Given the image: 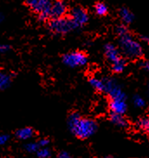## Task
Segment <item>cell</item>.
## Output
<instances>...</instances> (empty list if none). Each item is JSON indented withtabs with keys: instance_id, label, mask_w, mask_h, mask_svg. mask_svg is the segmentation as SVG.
I'll return each mask as SVG.
<instances>
[{
	"instance_id": "6da1fadb",
	"label": "cell",
	"mask_w": 149,
	"mask_h": 158,
	"mask_svg": "<svg viewBox=\"0 0 149 158\" xmlns=\"http://www.w3.org/2000/svg\"><path fill=\"white\" fill-rule=\"evenodd\" d=\"M68 127L72 134L80 139H87L97 130L96 123L89 118H83L78 113H71L68 118Z\"/></svg>"
},
{
	"instance_id": "7a4b0ae2",
	"label": "cell",
	"mask_w": 149,
	"mask_h": 158,
	"mask_svg": "<svg viewBox=\"0 0 149 158\" xmlns=\"http://www.w3.org/2000/svg\"><path fill=\"white\" fill-rule=\"evenodd\" d=\"M119 46L122 53L127 57L135 59L143 55V49L140 43L127 33L119 38Z\"/></svg>"
},
{
	"instance_id": "3957f363",
	"label": "cell",
	"mask_w": 149,
	"mask_h": 158,
	"mask_svg": "<svg viewBox=\"0 0 149 158\" xmlns=\"http://www.w3.org/2000/svg\"><path fill=\"white\" fill-rule=\"evenodd\" d=\"M48 26L50 31L56 34H61V35L67 34L77 28L76 24L70 17L51 19V20L49 22Z\"/></svg>"
},
{
	"instance_id": "277c9868",
	"label": "cell",
	"mask_w": 149,
	"mask_h": 158,
	"mask_svg": "<svg viewBox=\"0 0 149 158\" xmlns=\"http://www.w3.org/2000/svg\"><path fill=\"white\" fill-rule=\"evenodd\" d=\"M25 2L30 9L38 14L40 21L45 22L50 19L52 0H26Z\"/></svg>"
},
{
	"instance_id": "5b68a950",
	"label": "cell",
	"mask_w": 149,
	"mask_h": 158,
	"mask_svg": "<svg viewBox=\"0 0 149 158\" xmlns=\"http://www.w3.org/2000/svg\"><path fill=\"white\" fill-rule=\"evenodd\" d=\"M62 62L70 68L82 67L87 64L88 56L82 51H73L64 54L62 56Z\"/></svg>"
},
{
	"instance_id": "8992f818",
	"label": "cell",
	"mask_w": 149,
	"mask_h": 158,
	"mask_svg": "<svg viewBox=\"0 0 149 158\" xmlns=\"http://www.w3.org/2000/svg\"><path fill=\"white\" fill-rule=\"evenodd\" d=\"M105 83L104 92L109 96L110 99H127L126 94L123 92L121 87L115 79L111 77L103 78Z\"/></svg>"
},
{
	"instance_id": "52a82bcc",
	"label": "cell",
	"mask_w": 149,
	"mask_h": 158,
	"mask_svg": "<svg viewBox=\"0 0 149 158\" xmlns=\"http://www.w3.org/2000/svg\"><path fill=\"white\" fill-rule=\"evenodd\" d=\"M70 18L74 21L77 28L83 26L84 24H86L89 21L88 11L81 6H75L73 9H71Z\"/></svg>"
},
{
	"instance_id": "ba28073f",
	"label": "cell",
	"mask_w": 149,
	"mask_h": 158,
	"mask_svg": "<svg viewBox=\"0 0 149 158\" xmlns=\"http://www.w3.org/2000/svg\"><path fill=\"white\" fill-rule=\"evenodd\" d=\"M68 12V5L63 0H55L52 2L50 8V19H58L65 17Z\"/></svg>"
},
{
	"instance_id": "9c48e42d",
	"label": "cell",
	"mask_w": 149,
	"mask_h": 158,
	"mask_svg": "<svg viewBox=\"0 0 149 158\" xmlns=\"http://www.w3.org/2000/svg\"><path fill=\"white\" fill-rule=\"evenodd\" d=\"M104 54H105L106 58L112 64H114L122 58L118 48L112 44H107L104 46Z\"/></svg>"
},
{
	"instance_id": "30bf717a",
	"label": "cell",
	"mask_w": 149,
	"mask_h": 158,
	"mask_svg": "<svg viewBox=\"0 0 149 158\" xmlns=\"http://www.w3.org/2000/svg\"><path fill=\"white\" fill-rule=\"evenodd\" d=\"M109 108L113 113L123 115L127 109L126 99H110Z\"/></svg>"
},
{
	"instance_id": "8fae6325",
	"label": "cell",
	"mask_w": 149,
	"mask_h": 158,
	"mask_svg": "<svg viewBox=\"0 0 149 158\" xmlns=\"http://www.w3.org/2000/svg\"><path fill=\"white\" fill-rule=\"evenodd\" d=\"M110 121H111L112 123H114L115 125L118 126L120 128H126L128 125V123L127 121V119L121 114H116V113L111 112Z\"/></svg>"
},
{
	"instance_id": "7c38bea8",
	"label": "cell",
	"mask_w": 149,
	"mask_h": 158,
	"mask_svg": "<svg viewBox=\"0 0 149 158\" xmlns=\"http://www.w3.org/2000/svg\"><path fill=\"white\" fill-rule=\"evenodd\" d=\"M119 15L121 18V21L125 24H128L131 23L134 19H135V16L132 13V11H130L129 10L126 8V7H122L119 10Z\"/></svg>"
},
{
	"instance_id": "4fadbf2b",
	"label": "cell",
	"mask_w": 149,
	"mask_h": 158,
	"mask_svg": "<svg viewBox=\"0 0 149 158\" xmlns=\"http://www.w3.org/2000/svg\"><path fill=\"white\" fill-rule=\"evenodd\" d=\"M16 135L20 140H28L34 135V130L29 127L23 128L16 132Z\"/></svg>"
},
{
	"instance_id": "5bb4252c",
	"label": "cell",
	"mask_w": 149,
	"mask_h": 158,
	"mask_svg": "<svg viewBox=\"0 0 149 158\" xmlns=\"http://www.w3.org/2000/svg\"><path fill=\"white\" fill-rule=\"evenodd\" d=\"M11 84V76L5 72H0V90H5Z\"/></svg>"
},
{
	"instance_id": "9a60e30c",
	"label": "cell",
	"mask_w": 149,
	"mask_h": 158,
	"mask_svg": "<svg viewBox=\"0 0 149 158\" xmlns=\"http://www.w3.org/2000/svg\"><path fill=\"white\" fill-rule=\"evenodd\" d=\"M90 85L93 87L95 89L98 91H103L105 90V83L103 79H99L96 77H91L89 80Z\"/></svg>"
},
{
	"instance_id": "2e32d148",
	"label": "cell",
	"mask_w": 149,
	"mask_h": 158,
	"mask_svg": "<svg viewBox=\"0 0 149 158\" xmlns=\"http://www.w3.org/2000/svg\"><path fill=\"white\" fill-rule=\"evenodd\" d=\"M108 11V7L105 3L103 2H98L95 5V12L98 16H105Z\"/></svg>"
},
{
	"instance_id": "e0dca14e",
	"label": "cell",
	"mask_w": 149,
	"mask_h": 158,
	"mask_svg": "<svg viewBox=\"0 0 149 158\" xmlns=\"http://www.w3.org/2000/svg\"><path fill=\"white\" fill-rule=\"evenodd\" d=\"M126 68V61L121 58L119 61L112 64V70L115 73H121Z\"/></svg>"
},
{
	"instance_id": "ac0fdd59",
	"label": "cell",
	"mask_w": 149,
	"mask_h": 158,
	"mask_svg": "<svg viewBox=\"0 0 149 158\" xmlns=\"http://www.w3.org/2000/svg\"><path fill=\"white\" fill-rule=\"evenodd\" d=\"M137 127L149 134V118L148 117H141L136 123Z\"/></svg>"
},
{
	"instance_id": "d6986e66",
	"label": "cell",
	"mask_w": 149,
	"mask_h": 158,
	"mask_svg": "<svg viewBox=\"0 0 149 158\" xmlns=\"http://www.w3.org/2000/svg\"><path fill=\"white\" fill-rule=\"evenodd\" d=\"M37 156L39 158H49L50 156H51V152L50 150L46 148V147H43V148H41L37 150Z\"/></svg>"
},
{
	"instance_id": "ffe728a7",
	"label": "cell",
	"mask_w": 149,
	"mask_h": 158,
	"mask_svg": "<svg viewBox=\"0 0 149 158\" xmlns=\"http://www.w3.org/2000/svg\"><path fill=\"white\" fill-rule=\"evenodd\" d=\"M133 102H134V104H135V107L137 108H143L145 106V104H146L144 99L141 98L140 96H138V95H136V96L134 97Z\"/></svg>"
},
{
	"instance_id": "44dd1931",
	"label": "cell",
	"mask_w": 149,
	"mask_h": 158,
	"mask_svg": "<svg viewBox=\"0 0 149 158\" xmlns=\"http://www.w3.org/2000/svg\"><path fill=\"white\" fill-rule=\"evenodd\" d=\"M39 144L36 143H29L25 145V149L30 152V153H34V152H37V150L39 149Z\"/></svg>"
},
{
	"instance_id": "7402d4cb",
	"label": "cell",
	"mask_w": 149,
	"mask_h": 158,
	"mask_svg": "<svg viewBox=\"0 0 149 158\" xmlns=\"http://www.w3.org/2000/svg\"><path fill=\"white\" fill-rule=\"evenodd\" d=\"M115 31H116L117 35L119 36V37H121V36H124V35H126L128 32V29L127 27L125 24H120V25H118L115 29Z\"/></svg>"
},
{
	"instance_id": "603a6c76",
	"label": "cell",
	"mask_w": 149,
	"mask_h": 158,
	"mask_svg": "<svg viewBox=\"0 0 149 158\" xmlns=\"http://www.w3.org/2000/svg\"><path fill=\"white\" fill-rule=\"evenodd\" d=\"M10 46L8 44H0V53H6L10 51Z\"/></svg>"
},
{
	"instance_id": "cb8c5ba5",
	"label": "cell",
	"mask_w": 149,
	"mask_h": 158,
	"mask_svg": "<svg viewBox=\"0 0 149 158\" xmlns=\"http://www.w3.org/2000/svg\"><path fill=\"white\" fill-rule=\"evenodd\" d=\"M9 138L10 137L8 135H0V145H4L6 143Z\"/></svg>"
},
{
	"instance_id": "d4e9b609",
	"label": "cell",
	"mask_w": 149,
	"mask_h": 158,
	"mask_svg": "<svg viewBox=\"0 0 149 158\" xmlns=\"http://www.w3.org/2000/svg\"><path fill=\"white\" fill-rule=\"evenodd\" d=\"M50 143V141L48 139H41L39 142H38V144H39V146L40 147H42V148H43V147H46L48 144Z\"/></svg>"
},
{
	"instance_id": "484cf974",
	"label": "cell",
	"mask_w": 149,
	"mask_h": 158,
	"mask_svg": "<svg viewBox=\"0 0 149 158\" xmlns=\"http://www.w3.org/2000/svg\"><path fill=\"white\" fill-rule=\"evenodd\" d=\"M58 158H72L70 156V155L66 151H62L58 155Z\"/></svg>"
},
{
	"instance_id": "4316f807",
	"label": "cell",
	"mask_w": 149,
	"mask_h": 158,
	"mask_svg": "<svg viewBox=\"0 0 149 158\" xmlns=\"http://www.w3.org/2000/svg\"><path fill=\"white\" fill-rule=\"evenodd\" d=\"M140 66L145 69L146 70H148L149 71V61H145V62H142L141 64H140Z\"/></svg>"
},
{
	"instance_id": "83f0119b",
	"label": "cell",
	"mask_w": 149,
	"mask_h": 158,
	"mask_svg": "<svg viewBox=\"0 0 149 158\" xmlns=\"http://www.w3.org/2000/svg\"><path fill=\"white\" fill-rule=\"evenodd\" d=\"M144 42H146L147 44H149V36H141V37H140Z\"/></svg>"
},
{
	"instance_id": "f1b7e54d",
	"label": "cell",
	"mask_w": 149,
	"mask_h": 158,
	"mask_svg": "<svg viewBox=\"0 0 149 158\" xmlns=\"http://www.w3.org/2000/svg\"><path fill=\"white\" fill-rule=\"evenodd\" d=\"M5 20V17H4V15L2 14V13H0V23H3V21Z\"/></svg>"
},
{
	"instance_id": "f546056e",
	"label": "cell",
	"mask_w": 149,
	"mask_h": 158,
	"mask_svg": "<svg viewBox=\"0 0 149 158\" xmlns=\"http://www.w3.org/2000/svg\"><path fill=\"white\" fill-rule=\"evenodd\" d=\"M103 158H112L111 156H105V157H103Z\"/></svg>"
},
{
	"instance_id": "4dcf8cb0",
	"label": "cell",
	"mask_w": 149,
	"mask_h": 158,
	"mask_svg": "<svg viewBox=\"0 0 149 158\" xmlns=\"http://www.w3.org/2000/svg\"><path fill=\"white\" fill-rule=\"evenodd\" d=\"M148 95H149V85H148Z\"/></svg>"
}]
</instances>
